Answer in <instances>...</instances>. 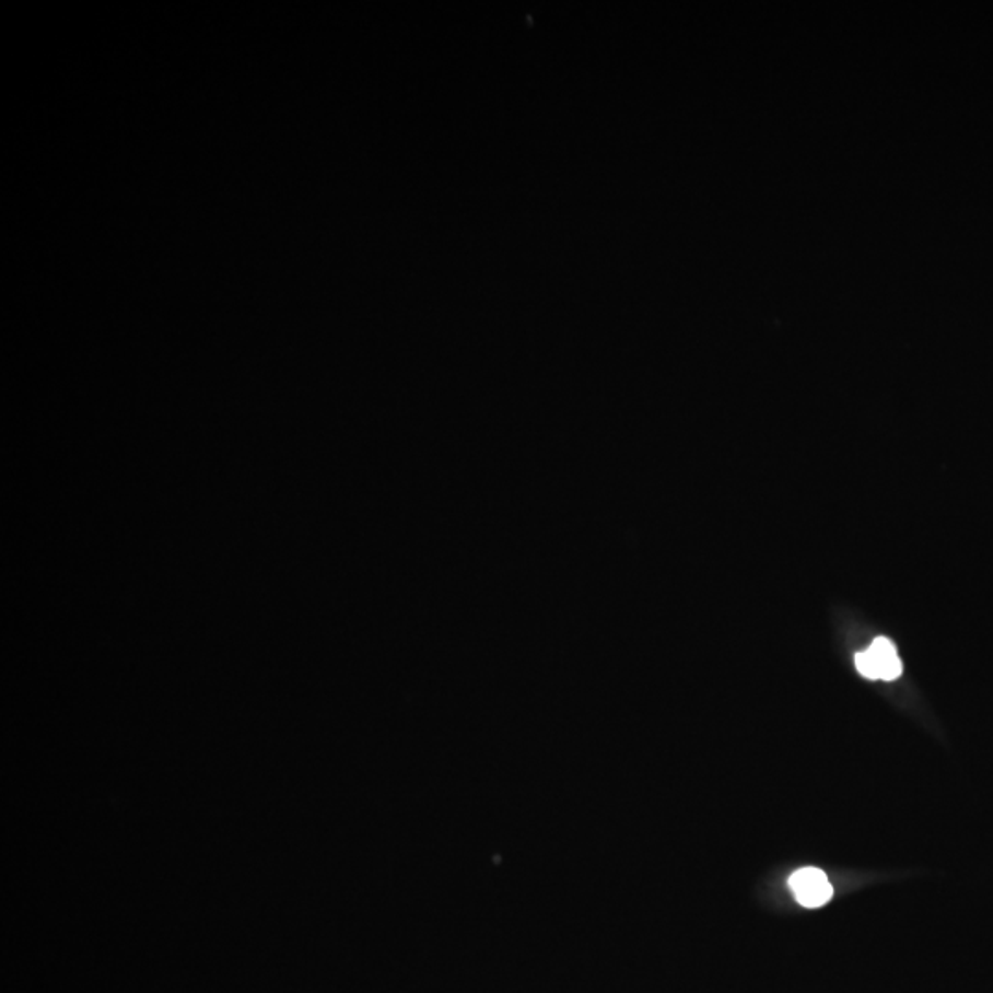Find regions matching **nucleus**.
Here are the masks:
<instances>
[{"label":"nucleus","mask_w":993,"mask_h":993,"mask_svg":"<svg viewBox=\"0 0 993 993\" xmlns=\"http://www.w3.org/2000/svg\"><path fill=\"white\" fill-rule=\"evenodd\" d=\"M790 887L798 903L808 909L825 906L826 901H830L833 896L832 884L828 881L822 871L814 868V866H806L793 874L790 878Z\"/></svg>","instance_id":"2"},{"label":"nucleus","mask_w":993,"mask_h":993,"mask_svg":"<svg viewBox=\"0 0 993 993\" xmlns=\"http://www.w3.org/2000/svg\"><path fill=\"white\" fill-rule=\"evenodd\" d=\"M855 666L868 679L895 681L901 676V661L896 647L887 639H876L866 652L855 655Z\"/></svg>","instance_id":"1"}]
</instances>
